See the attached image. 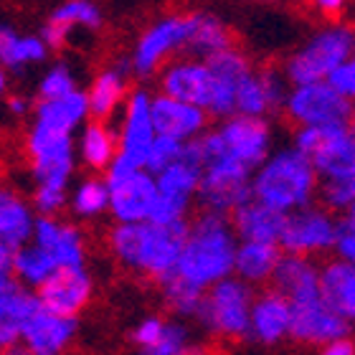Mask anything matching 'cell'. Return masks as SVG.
<instances>
[{
  "mask_svg": "<svg viewBox=\"0 0 355 355\" xmlns=\"http://www.w3.org/2000/svg\"><path fill=\"white\" fill-rule=\"evenodd\" d=\"M150 104H153V96L145 89H137L127 96L122 127H119V153L107 168V175H122V173L145 168L150 148L157 137Z\"/></svg>",
  "mask_w": 355,
  "mask_h": 355,
  "instance_id": "ba28073f",
  "label": "cell"
},
{
  "mask_svg": "<svg viewBox=\"0 0 355 355\" xmlns=\"http://www.w3.org/2000/svg\"><path fill=\"white\" fill-rule=\"evenodd\" d=\"M322 355H355V340L350 338V333L340 335L333 343H327L322 348Z\"/></svg>",
  "mask_w": 355,
  "mask_h": 355,
  "instance_id": "f907efd6",
  "label": "cell"
},
{
  "mask_svg": "<svg viewBox=\"0 0 355 355\" xmlns=\"http://www.w3.org/2000/svg\"><path fill=\"white\" fill-rule=\"evenodd\" d=\"M320 266L322 264H318L315 257L284 252L272 277V287L284 292L292 302L315 295V292H320Z\"/></svg>",
  "mask_w": 355,
  "mask_h": 355,
  "instance_id": "4316f807",
  "label": "cell"
},
{
  "mask_svg": "<svg viewBox=\"0 0 355 355\" xmlns=\"http://www.w3.org/2000/svg\"><path fill=\"white\" fill-rule=\"evenodd\" d=\"M71 208H74V214L87 216V218L99 216L102 211H110V185H107V180H99V178L84 180L71 196Z\"/></svg>",
  "mask_w": 355,
  "mask_h": 355,
  "instance_id": "8d00e7d4",
  "label": "cell"
},
{
  "mask_svg": "<svg viewBox=\"0 0 355 355\" xmlns=\"http://www.w3.org/2000/svg\"><path fill=\"white\" fill-rule=\"evenodd\" d=\"M46 41L36 36H18L10 26H0V64L21 69L46 59Z\"/></svg>",
  "mask_w": 355,
  "mask_h": 355,
  "instance_id": "836d02e7",
  "label": "cell"
},
{
  "mask_svg": "<svg viewBox=\"0 0 355 355\" xmlns=\"http://www.w3.org/2000/svg\"><path fill=\"white\" fill-rule=\"evenodd\" d=\"M226 142V153L241 160L249 168H259L274 150V130L266 117H252V114H231L218 127Z\"/></svg>",
  "mask_w": 355,
  "mask_h": 355,
  "instance_id": "9a60e30c",
  "label": "cell"
},
{
  "mask_svg": "<svg viewBox=\"0 0 355 355\" xmlns=\"http://www.w3.org/2000/svg\"><path fill=\"white\" fill-rule=\"evenodd\" d=\"M46 310L76 318L92 297V279L84 266H59L49 279L36 289Z\"/></svg>",
  "mask_w": 355,
  "mask_h": 355,
  "instance_id": "d6986e66",
  "label": "cell"
},
{
  "mask_svg": "<svg viewBox=\"0 0 355 355\" xmlns=\"http://www.w3.org/2000/svg\"><path fill=\"white\" fill-rule=\"evenodd\" d=\"M89 96V114L94 119H110L125 102V69H110L94 79Z\"/></svg>",
  "mask_w": 355,
  "mask_h": 355,
  "instance_id": "d6a6232c",
  "label": "cell"
},
{
  "mask_svg": "<svg viewBox=\"0 0 355 355\" xmlns=\"http://www.w3.org/2000/svg\"><path fill=\"white\" fill-rule=\"evenodd\" d=\"M320 173L302 150L292 145L272 150V155L254 171V198L264 200L282 214H292L320 198Z\"/></svg>",
  "mask_w": 355,
  "mask_h": 355,
  "instance_id": "3957f363",
  "label": "cell"
},
{
  "mask_svg": "<svg viewBox=\"0 0 355 355\" xmlns=\"http://www.w3.org/2000/svg\"><path fill=\"white\" fill-rule=\"evenodd\" d=\"M185 353H193V333L183 322L168 320L163 338H160L157 348L150 355H185Z\"/></svg>",
  "mask_w": 355,
  "mask_h": 355,
  "instance_id": "60d3db41",
  "label": "cell"
},
{
  "mask_svg": "<svg viewBox=\"0 0 355 355\" xmlns=\"http://www.w3.org/2000/svg\"><path fill=\"white\" fill-rule=\"evenodd\" d=\"M254 297V284L231 274L206 289L193 320L218 340H249Z\"/></svg>",
  "mask_w": 355,
  "mask_h": 355,
  "instance_id": "277c9868",
  "label": "cell"
},
{
  "mask_svg": "<svg viewBox=\"0 0 355 355\" xmlns=\"http://www.w3.org/2000/svg\"><path fill=\"white\" fill-rule=\"evenodd\" d=\"M239 241L241 239L229 214L203 208L188 221V236L173 272L206 292L216 282L234 274Z\"/></svg>",
  "mask_w": 355,
  "mask_h": 355,
  "instance_id": "6da1fadb",
  "label": "cell"
},
{
  "mask_svg": "<svg viewBox=\"0 0 355 355\" xmlns=\"http://www.w3.org/2000/svg\"><path fill=\"white\" fill-rule=\"evenodd\" d=\"M33 206H36L38 216H56L61 208L67 206V188L64 185L38 183L36 193H33Z\"/></svg>",
  "mask_w": 355,
  "mask_h": 355,
  "instance_id": "b9f144b4",
  "label": "cell"
},
{
  "mask_svg": "<svg viewBox=\"0 0 355 355\" xmlns=\"http://www.w3.org/2000/svg\"><path fill=\"white\" fill-rule=\"evenodd\" d=\"M8 107H10V112H15V114H23V112H26V99H23V96H13V99L8 102Z\"/></svg>",
  "mask_w": 355,
  "mask_h": 355,
  "instance_id": "816d5d0a",
  "label": "cell"
},
{
  "mask_svg": "<svg viewBox=\"0 0 355 355\" xmlns=\"http://www.w3.org/2000/svg\"><path fill=\"white\" fill-rule=\"evenodd\" d=\"M231 31L229 26L211 13H193L191 15V33H188V44L185 53L188 56H198V59H211L216 53L231 49Z\"/></svg>",
  "mask_w": 355,
  "mask_h": 355,
  "instance_id": "f1b7e54d",
  "label": "cell"
},
{
  "mask_svg": "<svg viewBox=\"0 0 355 355\" xmlns=\"http://www.w3.org/2000/svg\"><path fill=\"white\" fill-rule=\"evenodd\" d=\"M79 153L92 171H107L119 153V135L112 132L110 125H104V119H94L84 127Z\"/></svg>",
  "mask_w": 355,
  "mask_h": 355,
  "instance_id": "1f68e13d",
  "label": "cell"
},
{
  "mask_svg": "<svg viewBox=\"0 0 355 355\" xmlns=\"http://www.w3.org/2000/svg\"><path fill=\"white\" fill-rule=\"evenodd\" d=\"M89 114V96L79 89L56 99H41L36 107V122L64 132H74Z\"/></svg>",
  "mask_w": 355,
  "mask_h": 355,
  "instance_id": "f546056e",
  "label": "cell"
},
{
  "mask_svg": "<svg viewBox=\"0 0 355 355\" xmlns=\"http://www.w3.org/2000/svg\"><path fill=\"white\" fill-rule=\"evenodd\" d=\"M297 148L310 157L320 178L355 175V127L325 125L297 127L292 137Z\"/></svg>",
  "mask_w": 355,
  "mask_h": 355,
  "instance_id": "52a82bcc",
  "label": "cell"
},
{
  "mask_svg": "<svg viewBox=\"0 0 355 355\" xmlns=\"http://www.w3.org/2000/svg\"><path fill=\"white\" fill-rule=\"evenodd\" d=\"M13 252L8 244L0 241V292H6L8 287H13L15 282V269H13Z\"/></svg>",
  "mask_w": 355,
  "mask_h": 355,
  "instance_id": "bcb514c9",
  "label": "cell"
},
{
  "mask_svg": "<svg viewBox=\"0 0 355 355\" xmlns=\"http://www.w3.org/2000/svg\"><path fill=\"white\" fill-rule=\"evenodd\" d=\"M310 6L327 18H338L350 8V0H310Z\"/></svg>",
  "mask_w": 355,
  "mask_h": 355,
  "instance_id": "681fc988",
  "label": "cell"
},
{
  "mask_svg": "<svg viewBox=\"0 0 355 355\" xmlns=\"http://www.w3.org/2000/svg\"><path fill=\"white\" fill-rule=\"evenodd\" d=\"M41 249L53 259L56 266H82L84 264V241L82 234L69 223L53 216H38L33 226V239Z\"/></svg>",
  "mask_w": 355,
  "mask_h": 355,
  "instance_id": "7402d4cb",
  "label": "cell"
},
{
  "mask_svg": "<svg viewBox=\"0 0 355 355\" xmlns=\"http://www.w3.org/2000/svg\"><path fill=\"white\" fill-rule=\"evenodd\" d=\"M28 155L31 163H33L36 183L64 185L67 188L69 178L74 173V140H71V132L36 122V127L28 135Z\"/></svg>",
  "mask_w": 355,
  "mask_h": 355,
  "instance_id": "8fae6325",
  "label": "cell"
},
{
  "mask_svg": "<svg viewBox=\"0 0 355 355\" xmlns=\"http://www.w3.org/2000/svg\"><path fill=\"white\" fill-rule=\"evenodd\" d=\"M292 338V300L269 284L254 297L249 340L261 348H277Z\"/></svg>",
  "mask_w": 355,
  "mask_h": 355,
  "instance_id": "e0dca14e",
  "label": "cell"
},
{
  "mask_svg": "<svg viewBox=\"0 0 355 355\" xmlns=\"http://www.w3.org/2000/svg\"><path fill=\"white\" fill-rule=\"evenodd\" d=\"M150 110H153V122H155L157 135H168V137H175L180 142H191L208 130L211 114L203 107L183 102V99L165 94V92L153 96Z\"/></svg>",
  "mask_w": 355,
  "mask_h": 355,
  "instance_id": "ffe728a7",
  "label": "cell"
},
{
  "mask_svg": "<svg viewBox=\"0 0 355 355\" xmlns=\"http://www.w3.org/2000/svg\"><path fill=\"white\" fill-rule=\"evenodd\" d=\"M289 87L292 84L284 71H277V69L252 71L236 92V112L252 114V117H269L274 112H282Z\"/></svg>",
  "mask_w": 355,
  "mask_h": 355,
  "instance_id": "ac0fdd59",
  "label": "cell"
},
{
  "mask_svg": "<svg viewBox=\"0 0 355 355\" xmlns=\"http://www.w3.org/2000/svg\"><path fill=\"white\" fill-rule=\"evenodd\" d=\"M13 269H15V279L21 282L23 287L38 289L59 266L53 264L51 257L36 241H28V244L18 246L13 252Z\"/></svg>",
  "mask_w": 355,
  "mask_h": 355,
  "instance_id": "e575fe53",
  "label": "cell"
},
{
  "mask_svg": "<svg viewBox=\"0 0 355 355\" xmlns=\"http://www.w3.org/2000/svg\"><path fill=\"white\" fill-rule=\"evenodd\" d=\"M74 89L76 82L71 71L67 67H56L41 79V89L38 92H41V99H56V96H64L69 92H74Z\"/></svg>",
  "mask_w": 355,
  "mask_h": 355,
  "instance_id": "7bdbcfd3",
  "label": "cell"
},
{
  "mask_svg": "<svg viewBox=\"0 0 355 355\" xmlns=\"http://www.w3.org/2000/svg\"><path fill=\"white\" fill-rule=\"evenodd\" d=\"M335 257L355 264V229L353 226H345L343 223L340 239H338V246H335Z\"/></svg>",
  "mask_w": 355,
  "mask_h": 355,
  "instance_id": "7dc6e473",
  "label": "cell"
},
{
  "mask_svg": "<svg viewBox=\"0 0 355 355\" xmlns=\"http://www.w3.org/2000/svg\"><path fill=\"white\" fill-rule=\"evenodd\" d=\"M254 168L244 165L231 155H223L203 168L198 188L200 208L218 211V214H234L239 206L254 198L252 191Z\"/></svg>",
  "mask_w": 355,
  "mask_h": 355,
  "instance_id": "30bf717a",
  "label": "cell"
},
{
  "mask_svg": "<svg viewBox=\"0 0 355 355\" xmlns=\"http://www.w3.org/2000/svg\"><path fill=\"white\" fill-rule=\"evenodd\" d=\"M282 257H284V249L279 241H239L234 274L254 287L272 284Z\"/></svg>",
  "mask_w": 355,
  "mask_h": 355,
  "instance_id": "484cf974",
  "label": "cell"
},
{
  "mask_svg": "<svg viewBox=\"0 0 355 355\" xmlns=\"http://www.w3.org/2000/svg\"><path fill=\"white\" fill-rule=\"evenodd\" d=\"M320 292L338 315L355 325V264L335 257L320 266Z\"/></svg>",
  "mask_w": 355,
  "mask_h": 355,
  "instance_id": "d4e9b609",
  "label": "cell"
},
{
  "mask_svg": "<svg viewBox=\"0 0 355 355\" xmlns=\"http://www.w3.org/2000/svg\"><path fill=\"white\" fill-rule=\"evenodd\" d=\"M183 150H185V142L175 140V137H168V135H157L155 142H153V148H150L148 160H145V168L157 175V173L165 171L168 165L178 163V160L183 157Z\"/></svg>",
  "mask_w": 355,
  "mask_h": 355,
  "instance_id": "ab89813d",
  "label": "cell"
},
{
  "mask_svg": "<svg viewBox=\"0 0 355 355\" xmlns=\"http://www.w3.org/2000/svg\"><path fill=\"white\" fill-rule=\"evenodd\" d=\"M160 289H163V300L165 304L175 312L178 318H196V312L200 307V300H203V289L193 287L191 282H185L183 277H178L175 272L165 274L160 279Z\"/></svg>",
  "mask_w": 355,
  "mask_h": 355,
  "instance_id": "d590c367",
  "label": "cell"
},
{
  "mask_svg": "<svg viewBox=\"0 0 355 355\" xmlns=\"http://www.w3.org/2000/svg\"><path fill=\"white\" fill-rule=\"evenodd\" d=\"M231 221L241 241H279L287 214L277 211L264 200L252 198L231 214Z\"/></svg>",
  "mask_w": 355,
  "mask_h": 355,
  "instance_id": "cb8c5ba5",
  "label": "cell"
},
{
  "mask_svg": "<svg viewBox=\"0 0 355 355\" xmlns=\"http://www.w3.org/2000/svg\"><path fill=\"white\" fill-rule=\"evenodd\" d=\"M69 26H61V23L56 21H49L44 26V33H41V38L46 41V46H51V49H61V46L67 44L69 38Z\"/></svg>",
  "mask_w": 355,
  "mask_h": 355,
  "instance_id": "c3c4849f",
  "label": "cell"
},
{
  "mask_svg": "<svg viewBox=\"0 0 355 355\" xmlns=\"http://www.w3.org/2000/svg\"><path fill=\"white\" fill-rule=\"evenodd\" d=\"M282 112L295 127L353 125L355 102L343 96L327 79H322V82L292 84Z\"/></svg>",
  "mask_w": 355,
  "mask_h": 355,
  "instance_id": "8992f818",
  "label": "cell"
},
{
  "mask_svg": "<svg viewBox=\"0 0 355 355\" xmlns=\"http://www.w3.org/2000/svg\"><path fill=\"white\" fill-rule=\"evenodd\" d=\"M165 325H168V320H163V318H145L140 325L135 327V333H132L135 345H137L142 353L150 355L153 350L157 348L160 338H163Z\"/></svg>",
  "mask_w": 355,
  "mask_h": 355,
  "instance_id": "ee69618b",
  "label": "cell"
},
{
  "mask_svg": "<svg viewBox=\"0 0 355 355\" xmlns=\"http://www.w3.org/2000/svg\"><path fill=\"white\" fill-rule=\"evenodd\" d=\"M76 335V318L38 307L23 325L21 345L33 355H56L71 345Z\"/></svg>",
  "mask_w": 355,
  "mask_h": 355,
  "instance_id": "44dd1931",
  "label": "cell"
},
{
  "mask_svg": "<svg viewBox=\"0 0 355 355\" xmlns=\"http://www.w3.org/2000/svg\"><path fill=\"white\" fill-rule=\"evenodd\" d=\"M160 92L178 96L183 102L198 104L208 112L216 94V74L208 59L188 56L171 61L160 74Z\"/></svg>",
  "mask_w": 355,
  "mask_h": 355,
  "instance_id": "2e32d148",
  "label": "cell"
},
{
  "mask_svg": "<svg viewBox=\"0 0 355 355\" xmlns=\"http://www.w3.org/2000/svg\"><path fill=\"white\" fill-rule=\"evenodd\" d=\"M355 53V31L345 23H330L315 31L284 64V76L289 84L322 82L333 74L338 64Z\"/></svg>",
  "mask_w": 355,
  "mask_h": 355,
  "instance_id": "5b68a950",
  "label": "cell"
},
{
  "mask_svg": "<svg viewBox=\"0 0 355 355\" xmlns=\"http://www.w3.org/2000/svg\"><path fill=\"white\" fill-rule=\"evenodd\" d=\"M110 185V211L117 223L150 221L153 206L157 200V178L148 168L107 175Z\"/></svg>",
  "mask_w": 355,
  "mask_h": 355,
  "instance_id": "5bb4252c",
  "label": "cell"
},
{
  "mask_svg": "<svg viewBox=\"0 0 355 355\" xmlns=\"http://www.w3.org/2000/svg\"><path fill=\"white\" fill-rule=\"evenodd\" d=\"M340 231L343 221L335 216V211L310 203V206L287 214L279 244L289 254H304V257L318 259L322 254L335 252Z\"/></svg>",
  "mask_w": 355,
  "mask_h": 355,
  "instance_id": "9c48e42d",
  "label": "cell"
},
{
  "mask_svg": "<svg viewBox=\"0 0 355 355\" xmlns=\"http://www.w3.org/2000/svg\"><path fill=\"white\" fill-rule=\"evenodd\" d=\"M155 178H157V193H160V196L183 200V203H191L193 206V200H198L203 165L193 163L188 157H180L178 163L168 165V168L157 173Z\"/></svg>",
  "mask_w": 355,
  "mask_h": 355,
  "instance_id": "4dcf8cb0",
  "label": "cell"
},
{
  "mask_svg": "<svg viewBox=\"0 0 355 355\" xmlns=\"http://www.w3.org/2000/svg\"><path fill=\"white\" fill-rule=\"evenodd\" d=\"M320 200L335 214H345L355 203V175L322 178L320 180Z\"/></svg>",
  "mask_w": 355,
  "mask_h": 355,
  "instance_id": "74e56055",
  "label": "cell"
},
{
  "mask_svg": "<svg viewBox=\"0 0 355 355\" xmlns=\"http://www.w3.org/2000/svg\"><path fill=\"white\" fill-rule=\"evenodd\" d=\"M191 33V15H168L163 21L153 23L135 46L132 69L140 76L155 74L173 53L185 51Z\"/></svg>",
  "mask_w": 355,
  "mask_h": 355,
  "instance_id": "4fadbf2b",
  "label": "cell"
},
{
  "mask_svg": "<svg viewBox=\"0 0 355 355\" xmlns=\"http://www.w3.org/2000/svg\"><path fill=\"white\" fill-rule=\"evenodd\" d=\"M327 82L333 84L343 96H348V99L355 102V53L333 69V74L327 76Z\"/></svg>",
  "mask_w": 355,
  "mask_h": 355,
  "instance_id": "f6af8a7d",
  "label": "cell"
},
{
  "mask_svg": "<svg viewBox=\"0 0 355 355\" xmlns=\"http://www.w3.org/2000/svg\"><path fill=\"white\" fill-rule=\"evenodd\" d=\"M51 21L61 23V26H84V28H99L102 23V13L92 0H67L61 8H56L51 15Z\"/></svg>",
  "mask_w": 355,
  "mask_h": 355,
  "instance_id": "f35d334b",
  "label": "cell"
},
{
  "mask_svg": "<svg viewBox=\"0 0 355 355\" xmlns=\"http://www.w3.org/2000/svg\"><path fill=\"white\" fill-rule=\"evenodd\" d=\"M350 322L325 302L322 292L292 302V338L307 348H325L335 338L350 333Z\"/></svg>",
  "mask_w": 355,
  "mask_h": 355,
  "instance_id": "7c38bea8",
  "label": "cell"
},
{
  "mask_svg": "<svg viewBox=\"0 0 355 355\" xmlns=\"http://www.w3.org/2000/svg\"><path fill=\"white\" fill-rule=\"evenodd\" d=\"M185 236H188V221L117 223L110 234V249L122 266L160 282L165 274L175 269Z\"/></svg>",
  "mask_w": 355,
  "mask_h": 355,
  "instance_id": "7a4b0ae2",
  "label": "cell"
},
{
  "mask_svg": "<svg viewBox=\"0 0 355 355\" xmlns=\"http://www.w3.org/2000/svg\"><path fill=\"white\" fill-rule=\"evenodd\" d=\"M343 223H345V226H353V229H355V203L348 208V211H345V214H343Z\"/></svg>",
  "mask_w": 355,
  "mask_h": 355,
  "instance_id": "f5cc1de1",
  "label": "cell"
},
{
  "mask_svg": "<svg viewBox=\"0 0 355 355\" xmlns=\"http://www.w3.org/2000/svg\"><path fill=\"white\" fill-rule=\"evenodd\" d=\"M6 71H3V67H0V94H3V92H6Z\"/></svg>",
  "mask_w": 355,
  "mask_h": 355,
  "instance_id": "db71d44e",
  "label": "cell"
},
{
  "mask_svg": "<svg viewBox=\"0 0 355 355\" xmlns=\"http://www.w3.org/2000/svg\"><path fill=\"white\" fill-rule=\"evenodd\" d=\"M33 211L18 193L0 188V241L10 249L28 244L33 239Z\"/></svg>",
  "mask_w": 355,
  "mask_h": 355,
  "instance_id": "83f0119b",
  "label": "cell"
},
{
  "mask_svg": "<svg viewBox=\"0 0 355 355\" xmlns=\"http://www.w3.org/2000/svg\"><path fill=\"white\" fill-rule=\"evenodd\" d=\"M38 307V295L31 287H23L21 282L0 292V350H10L21 343L23 325Z\"/></svg>",
  "mask_w": 355,
  "mask_h": 355,
  "instance_id": "603a6c76",
  "label": "cell"
}]
</instances>
